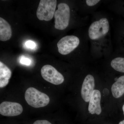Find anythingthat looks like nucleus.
<instances>
[{
  "label": "nucleus",
  "mask_w": 124,
  "mask_h": 124,
  "mask_svg": "<svg viewBox=\"0 0 124 124\" xmlns=\"http://www.w3.org/2000/svg\"><path fill=\"white\" fill-rule=\"evenodd\" d=\"M91 23L86 28L91 57H106L113 51L109 16L102 11L92 14Z\"/></svg>",
  "instance_id": "obj_1"
},
{
  "label": "nucleus",
  "mask_w": 124,
  "mask_h": 124,
  "mask_svg": "<svg viewBox=\"0 0 124 124\" xmlns=\"http://www.w3.org/2000/svg\"><path fill=\"white\" fill-rule=\"evenodd\" d=\"M86 28L85 27L80 36L70 35L61 38L57 44L59 53L66 56L76 51L85 59L91 57Z\"/></svg>",
  "instance_id": "obj_2"
},
{
  "label": "nucleus",
  "mask_w": 124,
  "mask_h": 124,
  "mask_svg": "<svg viewBox=\"0 0 124 124\" xmlns=\"http://www.w3.org/2000/svg\"><path fill=\"white\" fill-rule=\"evenodd\" d=\"M54 14V27L59 31H64L69 27L71 21V9L67 3L61 2Z\"/></svg>",
  "instance_id": "obj_3"
},
{
  "label": "nucleus",
  "mask_w": 124,
  "mask_h": 124,
  "mask_svg": "<svg viewBox=\"0 0 124 124\" xmlns=\"http://www.w3.org/2000/svg\"><path fill=\"white\" fill-rule=\"evenodd\" d=\"M24 98L28 104L35 108L46 106L49 104L50 100L48 95L33 87L27 89Z\"/></svg>",
  "instance_id": "obj_4"
},
{
  "label": "nucleus",
  "mask_w": 124,
  "mask_h": 124,
  "mask_svg": "<svg viewBox=\"0 0 124 124\" xmlns=\"http://www.w3.org/2000/svg\"><path fill=\"white\" fill-rule=\"evenodd\" d=\"M57 4L56 0H41L37 10L38 19L46 21L51 20L54 16Z\"/></svg>",
  "instance_id": "obj_5"
},
{
  "label": "nucleus",
  "mask_w": 124,
  "mask_h": 124,
  "mask_svg": "<svg viewBox=\"0 0 124 124\" xmlns=\"http://www.w3.org/2000/svg\"><path fill=\"white\" fill-rule=\"evenodd\" d=\"M42 77L47 82L55 85L61 84L64 82L63 75L53 66L46 65L41 70Z\"/></svg>",
  "instance_id": "obj_6"
},
{
  "label": "nucleus",
  "mask_w": 124,
  "mask_h": 124,
  "mask_svg": "<svg viewBox=\"0 0 124 124\" xmlns=\"http://www.w3.org/2000/svg\"><path fill=\"white\" fill-rule=\"evenodd\" d=\"M106 58L110 60L112 69L117 72L124 73V50L115 49Z\"/></svg>",
  "instance_id": "obj_7"
},
{
  "label": "nucleus",
  "mask_w": 124,
  "mask_h": 124,
  "mask_svg": "<svg viewBox=\"0 0 124 124\" xmlns=\"http://www.w3.org/2000/svg\"><path fill=\"white\" fill-rule=\"evenodd\" d=\"M23 111V107L18 103L4 101L0 104V114L4 116H17L20 115Z\"/></svg>",
  "instance_id": "obj_8"
},
{
  "label": "nucleus",
  "mask_w": 124,
  "mask_h": 124,
  "mask_svg": "<svg viewBox=\"0 0 124 124\" xmlns=\"http://www.w3.org/2000/svg\"><path fill=\"white\" fill-rule=\"evenodd\" d=\"M95 86L94 77L91 74L85 78L81 90V97L85 102H89Z\"/></svg>",
  "instance_id": "obj_9"
},
{
  "label": "nucleus",
  "mask_w": 124,
  "mask_h": 124,
  "mask_svg": "<svg viewBox=\"0 0 124 124\" xmlns=\"http://www.w3.org/2000/svg\"><path fill=\"white\" fill-rule=\"evenodd\" d=\"M114 27L115 49L124 50V20H117Z\"/></svg>",
  "instance_id": "obj_10"
},
{
  "label": "nucleus",
  "mask_w": 124,
  "mask_h": 124,
  "mask_svg": "<svg viewBox=\"0 0 124 124\" xmlns=\"http://www.w3.org/2000/svg\"><path fill=\"white\" fill-rule=\"evenodd\" d=\"M101 94L98 90H94L89 101L88 107L89 113L92 115H99L102 112L100 105Z\"/></svg>",
  "instance_id": "obj_11"
},
{
  "label": "nucleus",
  "mask_w": 124,
  "mask_h": 124,
  "mask_svg": "<svg viewBox=\"0 0 124 124\" xmlns=\"http://www.w3.org/2000/svg\"><path fill=\"white\" fill-rule=\"evenodd\" d=\"M104 1L101 0H84L80 1V7L82 13L85 15L93 14Z\"/></svg>",
  "instance_id": "obj_12"
},
{
  "label": "nucleus",
  "mask_w": 124,
  "mask_h": 124,
  "mask_svg": "<svg viewBox=\"0 0 124 124\" xmlns=\"http://www.w3.org/2000/svg\"><path fill=\"white\" fill-rule=\"evenodd\" d=\"M115 80L112 86V93L114 98H119L124 94V75L116 77Z\"/></svg>",
  "instance_id": "obj_13"
},
{
  "label": "nucleus",
  "mask_w": 124,
  "mask_h": 124,
  "mask_svg": "<svg viewBox=\"0 0 124 124\" xmlns=\"http://www.w3.org/2000/svg\"><path fill=\"white\" fill-rule=\"evenodd\" d=\"M12 31L8 23L3 18H0V40L5 41L11 38Z\"/></svg>",
  "instance_id": "obj_14"
},
{
  "label": "nucleus",
  "mask_w": 124,
  "mask_h": 124,
  "mask_svg": "<svg viewBox=\"0 0 124 124\" xmlns=\"http://www.w3.org/2000/svg\"><path fill=\"white\" fill-rule=\"evenodd\" d=\"M12 75L10 69L2 62H0V88L7 86Z\"/></svg>",
  "instance_id": "obj_15"
},
{
  "label": "nucleus",
  "mask_w": 124,
  "mask_h": 124,
  "mask_svg": "<svg viewBox=\"0 0 124 124\" xmlns=\"http://www.w3.org/2000/svg\"><path fill=\"white\" fill-rule=\"evenodd\" d=\"M108 7L111 10L121 16L124 19V1L122 0L110 1Z\"/></svg>",
  "instance_id": "obj_16"
},
{
  "label": "nucleus",
  "mask_w": 124,
  "mask_h": 124,
  "mask_svg": "<svg viewBox=\"0 0 124 124\" xmlns=\"http://www.w3.org/2000/svg\"><path fill=\"white\" fill-rule=\"evenodd\" d=\"M32 124H53L52 122L47 120H37Z\"/></svg>",
  "instance_id": "obj_17"
},
{
  "label": "nucleus",
  "mask_w": 124,
  "mask_h": 124,
  "mask_svg": "<svg viewBox=\"0 0 124 124\" xmlns=\"http://www.w3.org/2000/svg\"><path fill=\"white\" fill-rule=\"evenodd\" d=\"M20 63L23 64L29 65L31 64V61L28 58L25 57H22L20 60Z\"/></svg>",
  "instance_id": "obj_18"
},
{
  "label": "nucleus",
  "mask_w": 124,
  "mask_h": 124,
  "mask_svg": "<svg viewBox=\"0 0 124 124\" xmlns=\"http://www.w3.org/2000/svg\"><path fill=\"white\" fill-rule=\"evenodd\" d=\"M26 45L27 48L30 49L35 48L36 46L35 43L31 40L27 41L26 43Z\"/></svg>",
  "instance_id": "obj_19"
},
{
  "label": "nucleus",
  "mask_w": 124,
  "mask_h": 124,
  "mask_svg": "<svg viewBox=\"0 0 124 124\" xmlns=\"http://www.w3.org/2000/svg\"><path fill=\"white\" fill-rule=\"evenodd\" d=\"M119 124H124V120L120 122Z\"/></svg>",
  "instance_id": "obj_20"
},
{
  "label": "nucleus",
  "mask_w": 124,
  "mask_h": 124,
  "mask_svg": "<svg viewBox=\"0 0 124 124\" xmlns=\"http://www.w3.org/2000/svg\"><path fill=\"white\" fill-rule=\"evenodd\" d=\"M122 109H123V112H124V105H123V108H122Z\"/></svg>",
  "instance_id": "obj_21"
}]
</instances>
